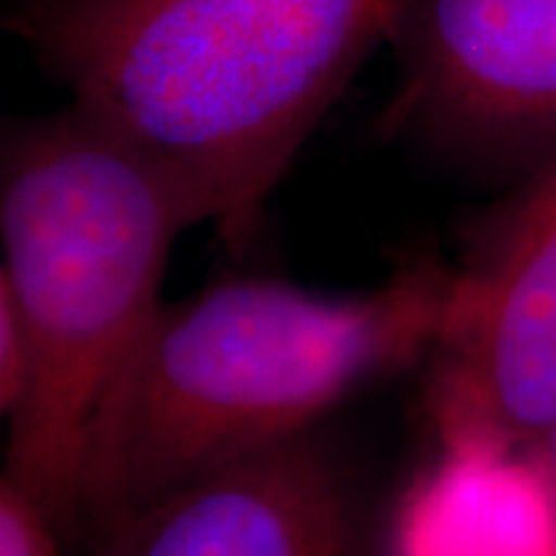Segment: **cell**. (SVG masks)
<instances>
[{
    "instance_id": "obj_6",
    "label": "cell",
    "mask_w": 556,
    "mask_h": 556,
    "mask_svg": "<svg viewBox=\"0 0 556 556\" xmlns=\"http://www.w3.org/2000/svg\"><path fill=\"white\" fill-rule=\"evenodd\" d=\"M90 556H356L346 479L313 433L164 492L87 541Z\"/></svg>"
},
{
    "instance_id": "obj_2",
    "label": "cell",
    "mask_w": 556,
    "mask_h": 556,
    "mask_svg": "<svg viewBox=\"0 0 556 556\" xmlns=\"http://www.w3.org/2000/svg\"><path fill=\"white\" fill-rule=\"evenodd\" d=\"M452 303L455 266L439 257L353 294L229 276L164 303L93 427L75 541L214 467L306 437L365 387L427 365Z\"/></svg>"
},
{
    "instance_id": "obj_3",
    "label": "cell",
    "mask_w": 556,
    "mask_h": 556,
    "mask_svg": "<svg viewBox=\"0 0 556 556\" xmlns=\"http://www.w3.org/2000/svg\"><path fill=\"white\" fill-rule=\"evenodd\" d=\"M195 226L174 179L68 102L3 130L0 303L28 362L3 479L62 541H75L93 427L167 303L174 244Z\"/></svg>"
},
{
    "instance_id": "obj_8",
    "label": "cell",
    "mask_w": 556,
    "mask_h": 556,
    "mask_svg": "<svg viewBox=\"0 0 556 556\" xmlns=\"http://www.w3.org/2000/svg\"><path fill=\"white\" fill-rule=\"evenodd\" d=\"M0 556H62L53 519L10 479H0Z\"/></svg>"
},
{
    "instance_id": "obj_4",
    "label": "cell",
    "mask_w": 556,
    "mask_h": 556,
    "mask_svg": "<svg viewBox=\"0 0 556 556\" xmlns=\"http://www.w3.org/2000/svg\"><path fill=\"white\" fill-rule=\"evenodd\" d=\"M427 368L442 455L526 457L556 427V155L470 229Z\"/></svg>"
},
{
    "instance_id": "obj_7",
    "label": "cell",
    "mask_w": 556,
    "mask_h": 556,
    "mask_svg": "<svg viewBox=\"0 0 556 556\" xmlns=\"http://www.w3.org/2000/svg\"><path fill=\"white\" fill-rule=\"evenodd\" d=\"M399 556H556V492L529 457L442 455L405 510Z\"/></svg>"
},
{
    "instance_id": "obj_9",
    "label": "cell",
    "mask_w": 556,
    "mask_h": 556,
    "mask_svg": "<svg viewBox=\"0 0 556 556\" xmlns=\"http://www.w3.org/2000/svg\"><path fill=\"white\" fill-rule=\"evenodd\" d=\"M529 460L535 464L538 470H541V477L551 482V489L556 492V427L547 433V437L538 442L535 452H529Z\"/></svg>"
},
{
    "instance_id": "obj_5",
    "label": "cell",
    "mask_w": 556,
    "mask_h": 556,
    "mask_svg": "<svg viewBox=\"0 0 556 556\" xmlns=\"http://www.w3.org/2000/svg\"><path fill=\"white\" fill-rule=\"evenodd\" d=\"M383 130L485 177L556 155V0H415Z\"/></svg>"
},
{
    "instance_id": "obj_1",
    "label": "cell",
    "mask_w": 556,
    "mask_h": 556,
    "mask_svg": "<svg viewBox=\"0 0 556 556\" xmlns=\"http://www.w3.org/2000/svg\"><path fill=\"white\" fill-rule=\"evenodd\" d=\"M415 0H16L3 28L229 248Z\"/></svg>"
}]
</instances>
